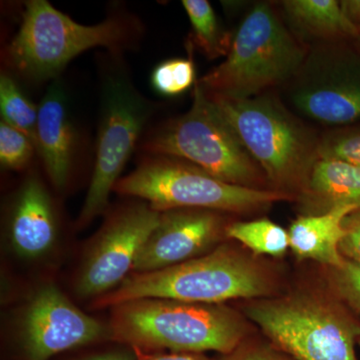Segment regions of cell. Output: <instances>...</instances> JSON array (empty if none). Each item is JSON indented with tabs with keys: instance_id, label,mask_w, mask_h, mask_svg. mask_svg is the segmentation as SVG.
Instances as JSON below:
<instances>
[{
	"instance_id": "29",
	"label": "cell",
	"mask_w": 360,
	"mask_h": 360,
	"mask_svg": "<svg viewBox=\"0 0 360 360\" xmlns=\"http://www.w3.org/2000/svg\"><path fill=\"white\" fill-rule=\"evenodd\" d=\"M342 13L348 20L359 28L360 26V0H345L340 1Z\"/></svg>"
},
{
	"instance_id": "21",
	"label": "cell",
	"mask_w": 360,
	"mask_h": 360,
	"mask_svg": "<svg viewBox=\"0 0 360 360\" xmlns=\"http://www.w3.org/2000/svg\"><path fill=\"white\" fill-rule=\"evenodd\" d=\"M0 112L2 122L25 134L37 148L39 108L26 97L13 77H0Z\"/></svg>"
},
{
	"instance_id": "18",
	"label": "cell",
	"mask_w": 360,
	"mask_h": 360,
	"mask_svg": "<svg viewBox=\"0 0 360 360\" xmlns=\"http://www.w3.org/2000/svg\"><path fill=\"white\" fill-rule=\"evenodd\" d=\"M283 7L296 26L317 37L359 35V28L348 20L335 0H288Z\"/></svg>"
},
{
	"instance_id": "26",
	"label": "cell",
	"mask_w": 360,
	"mask_h": 360,
	"mask_svg": "<svg viewBox=\"0 0 360 360\" xmlns=\"http://www.w3.org/2000/svg\"><path fill=\"white\" fill-rule=\"evenodd\" d=\"M219 360H296L290 354L277 348L269 340L253 338L243 340L229 354H224Z\"/></svg>"
},
{
	"instance_id": "11",
	"label": "cell",
	"mask_w": 360,
	"mask_h": 360,
	"mask_svg": "<svg viewBox=\"0 0 360 360\" xmlns=\"http://www.w3.org/2000/svg\"><path fill=\"white\" fill-rule=\"evenodd\" d=\"M20 317L18 331L26 360H49L66 350L110 338L108 326L78 309L52 283L30 296Z\"/></svg>"
},
{
	"instance_id": "10",
	"label": "cell",
	"mask_w": 360,
	"mask_h": 360,
	"mask_svg": "<svg viewBox=\"0 0 360 360\" xmlns=\"http://www.w3.org/2000/svg\"><path fill=\"white\" fill-rule=\"evenodd\" d=\"M160 219V212L148 203L111 213L85 250L75 277L78 297L96 300L116 290L134 271L137 255Z\"/></svg>"
},
{
	"instance_id": "20",
	"label": "cell",
	"mask_w": 360,
	"mask_h": 360,
	"mask_svg": "<svg viewBox=\"0 0 360 360\" xmlns=\"http://www.w3.org/2000/svg\"><path fill=\"white\" fill-rule=\"evenodd\" d=\"M182 6L193 27V40L189 46L195 45L208 58L227 56L232 40L220 28L210 2L206 0H184Z\"/></svg>"
},
{
	"instance_id": "28",
	"label": "cell",
	"mask_w": 360,
	"mask_h": 360,
	"mask_svg": "<svg viewBox=\"0 0 360 360\" xmlns=\"http://www.w3.org/2000/svg\"><path fill=\"white\" fill-rule=\"evenodd\" d=\"M141 360H212L203 354L189 352H172V354H158L144 355Z\"/></svg>"
},
{
	"instance_id": "8",
	"label": "cell",
	"mask_w": 360,
	"mask_h": 360,
	"mask_svg": "<svg viewBox=\"0 0 360 360\" xmlns=\"http://www.w3.org/2000/svg\"><path fill=\"white\" fill-rule=\"evenodd\" d=\"M131 32V23L124 18L84 25L46 0H32L26 2L20 30L8 47V58L26 77L46 80L90 49H120L129 44Z\"/></svg>"
},
{
	"instance_id": "13",
	"label": "cell",
	"mask_w": 360,
	"mask_h": 360,
	"mask_svg": "<svg viewBox=\"0 0 360 360\" xmlns=\"http://www.w3.org/2000/svg\"><path fill=\"white\" fill-rule=\"evenodd\" d=\"M8 238L18 257H46L58 239V220L49 191L37 177L23 182L16 193L8 222Z\"/></svg>"
},
{
	"instance_id": "15",
	"label": "cell",
	"mask_w": 360,
	"mask_h": 360,
	"mask_svg": "<svg viewBox=\"0 0 360 360\" xmlns=\"http://www.w3.org/2000/svg\"><path fill=\"white\" fill-rule=\"evenodd\" d=\"M297 200L302 215L323 214L342 206L360 208V167L317 158Z\"/></svg>"
},
{
	"instance_id": "23",
	"label": "cell",
	"mask_w": 360,
	"mask_h": 360,
	"mask_svg": "<svg viewBox=\"0 0 360 360\" xmlns=\"http://www.w3.org/2000/svg\"><path fill=\"white\" fill-rule=\"evenodd\" d=\"M193 58H172L160 63L151 73V86L163 96L184 94L195 82Z\"/></svg>"
},
{
	"instance_id": "4",
	"label": "cell",
	"mask_w": 360,
	"mask_h": 360,
	"mask_svg": "<svg viewBox=\"0 0 360 360\" xmlns=\"http://www.w3.org/2000/svg\"><path fill=\"white\" fill-rule=\"evenodd\" d=\"M206 94L236 130L274 191L297 198L319 150L304 127L269 97L236 99Z\"/></svg>"
},
{
	"instance_id": "12",
	"label": "cell",
	"mask_w": 360,
	"mask_h": 360,
	"mask_svg": "<svg viewBox=\"0 0 360 360\" xmlns=\"http://www.w3.org/2000/svg\"><path fill=\"white\" fill-rule=\"evenodd\" d=\"M229 224L222 212L214 210L179 208L160 212L158 226L135 260L134 274L156 271L202 257L221 245Z\"/></svg>"
},
{
	"instance_id": "1",
	"label": "cell",
	"mask_w": 360,
	"mask_h": 360,
	"mask_svg": "<svg viewBox=\"0 0 360 360\" xmlns=\"http://www.w3.org/2000/svg\"><path fill=\"white\" fill-rule=\"evenodd\" d=\"M277 270L243 248L224 243L184 264L131 274L116 290L94 300V309L115 307L141 298L220 304L279 295Z\"/></svg>"
},
{
	"instance_id": "7",
	"label": "cell",
	"mask_w": 360,
	"mask_h": 360,
	"mask_svg": "<svg viewBox=\"0 0 360 360\" xmlns=\"http://www.w3.org/2000/svg\"><path fill=\"white\" fill-rule=\"evenodd\" d=\"M304 56L272 6L258 4L239 26L226 59L198 84L208 94L251 98L292 77Z\"/></svg>"
},
{
	"instance_id": "30",
	"label": "cell",
	"mask_w": 360,
	"mask_h": 360,
	"mask_svg": "<svg viewBox=\"0 0 360 360\" xmlns=\"http://www.w3.org/2000/svg\"><path fill=\"white\" fill-rule=\"evenodd\" d=\"M137 354L129 352H113L106 354L94 355L80 360H137Z\"/></svg>"
},
{
	"instance_id": "24",
	"label": "cell",
	"mask_w": 360,
	"mask_h": 360,
	"mask_svg": "<svg viewBox=\"0 0 360 360\" xmlns=\"http://www.w3.org/2000/svg\"><path fill=\"white\" fill-rule=\"evenodd\" d=\"M34 143L25 134L4 122L0 123V162L8 169H22L32 160Z\"/></svg>"
},
{
	"instance_id": "32",
	"label": "cell",
	"mask_w": 360,
	"mask_h": 360,
	"mask_svg": "<svg viewBox=\"0 0 360 360\" xmlns=\"http://www.w3.org/2000/svg\"><path fill=\"white\" fill-rule=\"evenodd\" d=\"M359 35H360V26H359Z\"/></svg>"
},
{
	"instance_id": "31",
	"label": "cell",
	"mask_w": 360,
	"mask_h": 360,
	"mask_svg": "<svg viewBox=\"0 0 360 360\" xmlns=\"http://www.w3.org/2000/svg\"><path fill=\"white\" fill-rule=\"evenodd\" d=\"M357 345H359V347H360V338H359V343H357Z\"/></svg>"
},
{
	"instance_id": "6",
	"label": "cell",
	"mask_w": 360,
	"mask_h": 360,
	"mask_svg": "<svg viewBox=\"0 0 360 360\" xmlns=\"http://www.w3.org/2000/svg\"><path fill=\"white\" fill-rule=\"evenodd\" d=\"M116 193L146 200L158 212L198 208L222 213H251L295 196L274 189L234 186L179 158L150 155L122 177Z\"/></svg>"
},
{
	"instance_id": "16",
	"label": "cell",
	"mask_w": 360,
	"mask_h": 360,
	"mask_svg": "<svg viewBox=\"0 0 360 360\" xmlns=\"http://www.w3.org/2000/svg\"><path fill=\"white\" fill-rule=\"evenodd\" d=\"M357 208L342 206L317 215H300L288 229L290 248L298 259H309L322 266H336L345 258L340 252L345 236L343 220Z\"/></svg>"
},
{
	"instance_id": "5",
	"label": "cell",
	"mask_w": 360,
	"mask_h": 360,
	"mask_svg": "<svg viewBox=\"0 0 360 360\" xmlns=\"http://www.w3.org/2000/svg\"><path fill=\"white\" fill-rule=\"evenodd\" d=\"M142 148L193 163L227 184L267 189L264 170L198 84L191 110L156 129Z\"/></svg>"
},
{
	"instance_id": "25",
	"label": "cell",
	"mask_w": 360,
	"mask_h": 360,
	"mask_svg": "<svg viewBox=\"0 0 360 360\" xmlns=\"http://www.w3.org/2000/svg\"><path fill=\"white\" fill-rule=\"evenodd\" d=\"M317 158H331L360 167V132L338 135L319 144Z\"/></svg>"
},
{
	"instance_id": "17",
	"label": "cell",
	"mask_w": 360,
	"mask_h": 360,
	"mask_svg": "<svg viewBox=\"0 0 360 360\" xmlns=\"http://www.w3.org/2000/svg\"><path fill=\"white\" fill-rule=\"evenodd\" d=\"M298 110L328 124H348L360 120V86L324 85L302 90L295 97Z\"/></svg>"
},
{
	"instance_id": "14",
	"label": "cell",
	"mask_w": 360,
	"mask_h": 360,
	"mask_svg": "<svg viewBox=\"0 0 360 360\" xmlns=\"http://www.w3.org/2000/svg\"><path fill=\"white\" fill-rule=\"evenodd\" d=\"M77 134L68 111V99L59 82L47 89L39 106L37 149L52 184L63 189L70 179Z\"/></svg>"
},
{
	"instance_id": "9",
	"label": "cell",
	"mask_w": 360,
	"mask_h": 360,
	"mask_svg": "<svg viewBox=\"0 0 360 360\" xmlns=\"http://www.w3.org/2000/svg\"><path fill=\"white\" fill-rule=\"evenodd\" d=\"M149 108L123 78H110L104 86L103 115L97 139L94 174L78 217L77 226L84 229L106 210L123 168L136 146Z\"/></svg>"
},
{
	"instance_id": "3",
	"label": "cell",
	"mask_w": 360,
	"mask_h": 360,
	"mask_svg": "<svg viewBox=\"0 0 360 360\" xmlns=\"http://www.w3.org/2000/svg\"><path fill=\"white\" fill-rule=\"evenodd\" d=\"M246 319L296 360H359L360 321L328 290L300 288L250 300Z\"/></svg>"
},
{
	"instance_id": "2",
	"label": "cell",
	"mask_w": 360,
	"mask_h": 360,
	"mask_svg": "<svg viewBox=\"0 0 360 360\" xmlns=\"http://www.w3.org/2000/svg\"><path fill=\"white\" fill-rule=\"evenodd\" d=\"M110 340L135 350L227 354L253 335L245 315L224 303L141 298L111 307Z\"/></svg>"
},
{
	"instance_id": "22",
	"label": "cell",
	"mask_w": 360,
	"mask_h": 360,
	"mask_svg": "<svg viewBox=\"0 0 360 360\" xmlns=\"http://www.w3.org/2000/svg\"><path fill=\"white\" fill-rule=\"evenodd\" d=\"M322 267L326 290L360 321V264L345 258L340 265Z\"/></svg>"
},
{
	"instance_id": "27",
	"label": "cell",
	"mask_w": 360,
	"mask_h": 360,
	"mask_svg": "<svg viewBox=\"0 0 360 360\" xmlns=\"http://www.w3.org/2000/svg\"><path fill=\"white\" fill-rule=\"evenodd\" d=\"M342 225L345 236L340 241V255L345 259L360 264V208L350 212Z\"/></svg>"
},
{
	"instance_id": "19",
	"label": "cell",
	"mask_w": 360,
	"mask_h": 360,
	"mask_svg": "<svg viewBox=\"0 0 360 360\" xmlns=\"http://www.w3.org/2000/svg\"><path fill=\"white\" fill-rule=\"evenodd\" d=\"M225 236L257 257H283L290 248L288 231L267 219L231 222L227 225Z\"/></svg>"
}]
</instances>
